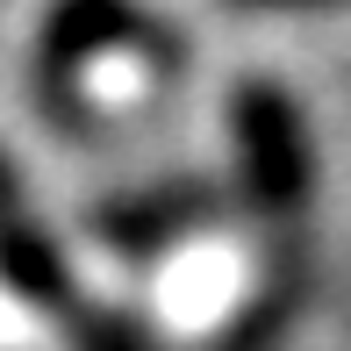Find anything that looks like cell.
<instances>
[{"label": "cell", "mask_w": 351, "mask_h": 351, "mask_svg": "<svg viewBox=\"0 0 351 351\" xmlns=\"http://www.w3.org/2000/svg\"><path fill=\"white\" fill-rule=\"evenodd\" d=\"M230 130H237V165H244V194L265 215H294L308 201V122L273 79H244L230 101Z\"/></svg>", "instance_id": "cell-1"}, {"label": "cell", "mask_w": 351, "mask_h": 351, "mask_svg": "<svg viewBox=\"0 0 351 351\" xmlns=\"http://www.w3.org/2000/svg\"><path fill=\"white\" fill-rule=\"evenodd\" d=\"M108 51H151V58H180L158 22L130 0H58L51 22H43V43H36V79H43V101L58 108V93H72V79Z\"/></svg>", "instance_id": "cell-2"}, {"label": "cell", "mask_w": 351, "mask_h": 351, "mask_svg": "<svg viewBox=\"0 0 351 351\" xmlns=\"http://www.w3.org/2000/svg\"><path fill=\"white\" fill-rule=\"evenodd\" d=\"M0 280H8L22 301H36V308H65V315H79L72 273H65V258H58V244L43 237V222L29 215L22 180H14L8 158H0Z\"/></svg>", "instance_id": "cell-3"}, {"label": "cell", "mask_w": 351, "mask_h": 351, "mask_svg": "<svg viewBox=\"0 0 351 351\" xmlns=\"http://www.w3.org/2000/svg\"><path fill=\"white\" fill-rule=\"evenodd\" d=\"M201 215H208V186H165V194L101 208V215H93V230H101L108 244H122V251H158V244H172L180 230H194Z\"/></svg>", "instance_id": "cell-4"}, {"label": "cell", "mask_w": 351, "mask_h": 351, "mask_svg": "<svg viewBox=\"0 0 351 351\" xmlns=\"http://www.w3.org/2000/svg\"><path fill=\"white\" fill-rule=\"evenodd\" d=\"M244 8H330V0H244Z\"/></svg>", "instance_id": "cell-5"}]
</instances>
